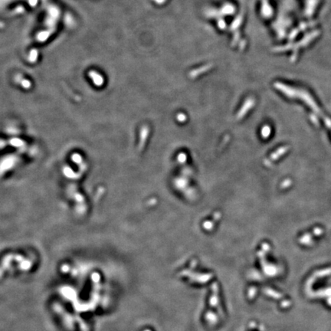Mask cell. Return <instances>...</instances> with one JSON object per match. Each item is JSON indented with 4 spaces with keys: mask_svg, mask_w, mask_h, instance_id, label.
Returning <instances> with one entry per match:
<instances>
[{
    "mask_svg": "<svg viewBox=\"0 0 331 331\" xmlns=\"http://www.w3.org/2000/svg\"><path fill=\"white\" fill-rule=\"evenodd\" d=\"M38 51L36 49H32V51H30V55L29 57H28L29 62H32V63L36 62L37 58H38Z\"/></svg>",
    "mask_w": 331,
    "mask_h": 331,
    "instance_id": "1",
    "label": "cell"
},
{
    "mask_svg": "<svg viewBox=\"0 0 331 331\" xmlns=\"http://www.w3.org/2000/svg\"><path fill=\"white\" fill-rule=\"evenodd\" d=\"M49 35H50V32H47V31H45V32H41L40 34L38 35V40L42 41H42H45L47 38H48V37Z\"/></svg>",
    "mask_w": 331,
    "mask_h": 331,
    "instance_id": "2",
    "label": "cell"
},
{
    "mask_svg": "<svg viewBox=\"0 0 331 331\" xmlns=\"http://www.w3.org/2000/svg\"><path fill=\"white\" fill-rule=\"evenodd\" d=\"M28 2H29L30 6H35L37 4V2H38V0H29V1H28Z\"/></svg>",
    "mask_w": 331,
    "mask_h": 331,
    "instance_id": "3",
    "label": "cell"
},
{
    "mask_svg": "<svg viewBox=\"0 0 331 331\" xmlns=\"http://www.w3.org/2000/svg\"><path fill=\"white\" fill-rule=\"evenodd\" d=\"M3 27H4V23L0 21V28H2Z\"/></svg>",
    "mask_w": 331,
    "mask_h": 331,
    "instance_id": "4",
    "label": "cell"
}]
</instances>
